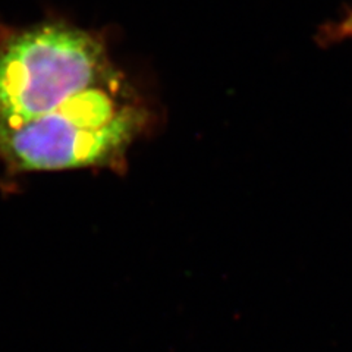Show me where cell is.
Returning a JSON list of instances; mask_svg holds the SVG:
<instances>
[{
  "label": "cell",
  "instance_id": "obj_1",
  "mask_svg": "<svg viewBox=\"0 0 352 352\" xmlns=\"http://www.w3.org/2000/svg\"><path fill=\"white\" fill-rule=\"evenodd\" d=\"M150 112L120 71L53 112L0 126V157L16 172L115 166Z\"/></svg>",
  "mask_w": 352,
  "mask_h": 352
},
{
  "label": "cell",
  "instance_id": "obj_2",
  "mask_svg": "<svg viewBox=\"0 0 352 352\" xmlns=\"http://www.w3.org/2000/svg\"><path fill=\"white\" fill-rule=\"evenodd\" d=\"M116 71L104 41L87 30L0 27V126L47 115Z\"/></svg>",
  "mask_w": 352,
  "mask_h": 352
},
{
  "label": "cell",
  "instance_id": "obj_3",
  "mask_svg": "<svg viewBox=\"0 0 352 352\" xmlns=\"http://www.w3.org/2000/svg\"><path fill=\"white\" fill-rule=\"evenodd\" d=\"M318 37H320L323 44H332L345 38H352V9L339 22L326 25Z\"/></svg>",
  "mask_w": 352,
  "mask_h": 352
}]
</instances>
